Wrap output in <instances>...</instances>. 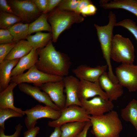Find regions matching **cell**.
I'll list each match as a JSON object with an SVG mask.
<instances>
[{"instance_id": "6da1fadb", "label": "cell", "mask_w": 137, "mask_h": 137, "mask_svg": "<svg viewBox=\"0 0 137 137\" xmlns=\"http://www.w3.org/2000/svg\"><path fill=\"white\" fill-rule=\"evenodd\" d=\"M39 59L35 65L40 71L49 74L68 75L71 62L68 56L57 51L50 40L44 48L37 49Z\"/></svg>"}, {"instance_id": "7a4b0ae2", "label": "cell", "mask_w": 137, "mask_h": 137, "mask_svg": "<svg viewBox=\"0 0 137 137\" xmlns=\"http://www.w3.org/2000/svg\"><path fill=\"white\" fill-rule=\"evenodd\" d=\"M91 132L95 137H119L123 125L117 112L113 110L98 116H90Z\"/></svg>"}, {"instance_id": "3957f363", "label": "cell", "mask_w": 137, "mask_h": 137, "mask_svg": "<svg viewBox=\"0 0 137 137\" xmlns=\"http://www.w3.org/2000/svg\"><path fill=\"white\" fill-rule=\"evenodd\" d=\"M108 24L103 26H99L94 24L97 34L103 57L107 63L108 70V72L109 77L114 78L115 75L113 71L111 63V48L113 38V29L116 22V18L115 14L113 12H110L109 15Z\"/></svg>"}, {"instance_id": "277c9868", "label": "cell", "mask_w": 137, "mask_h": 137, "mask_svg": "<svg viewBox=\"0 0 137 137\" xmlns=\"http://www.w3.org/2000/svg\"><path fill=\"white\" fill-rule=\"evenodd\" d=\"M83 20L79 14L74 12L58 9L48 15L47 20L51 25L52 41L56 42L59 35L64 30L73 24L80 23Z\"/></svg>"}, {"instance_id": "5b68a950", "label": "cell", "mask_w": 137, "mask_h": 137, "mask_svg": "<svg viewBox=\"0 0 137 137\" xmlns=\"http://www.w3.org/2000/svg\"><path fill=\"white\" fill-rule=\"evenodd\" d=\"M110 54L111 59L117 62L132 64L135 58L134 47L129 38L116 34L112 39Z\"/></svg>"}, {"instance_id": "8992f818", "label": "cell", "mask_w": 137, "mask_h": 137, "mask_svg": "<svg viewBox=\"0 0 137 137\" xmlns=\"http://www.w3.org/2000/svg\"><path fill=\"white\" fill-rule=\"evenodd\" d=\"M64 77L43 73L39 70L34 65L26 73L11 77L10 82H14L18 84L21 83H32L34 86L39 87L43 84L48 82L62 80Z\"/></svg>"}, {"instance_id": "52a82bcc", "label": "cell", "mask_w": 137, "mask_h": 137, "mask_svg": "<svg viewBox=\"0 0 137 137\" xmlns=\"http://www.w3.org/2000/svg\"><path fill=\"white\" fill-rule=\"evenodd\" d=\"M61 114L57 119L49 121L48 125L50 127H60L63 124L75 122H86L90 121L91 116L81 107L72 105L61 110Z\"/></svg>"}, {"instance_id": "ba28073f", "label": "cell", "mask_w": 137, "mask_h": 137, "mask_svg": "<svg viewBox=\"0 0 137 137\" xmlns=\"http://www.w3.org/2000/svg\"><path fill=\"white\" fill-rule=\"evenodd\" d=\"M24 112L26 115L24 123L28 129L34 127L37 123V121L39 119L47 118L55 120L58 119L61 114V110H56L48 106L39 104L26 110Z\"/></svg>"}, {"instance_id": "9c48e42d", "label": "cell", "mask_w": 137, "mask_h": 137, "mask_svg": "<svg viewBox=\"0 0 137 137\" xmlns=\"http://www.w3.org/2000/svg\"><path fill=\"white\" fill-rule=\"evenodd\" d=\"M7 2L13 14L22 21L30 22L36 20L42 14L32 0H8Z\"/></svg>"}, {"instance_id": "30bf717a", "label": "cell", "mask_w": 137, "mask_h": 137, "mask_svg": "<svg viewBox=\"0 0 137 137\" xmlns=\"http://www.w3.org/2000/svg\"><path fill=\"white\" fill-rule=\"evenodd\" d=\"M118 83L129 92L137 90V65L122 64L115 69Z\"/></svg>"}, {"instance_id": "8fae6325", "label": "cell", "mask_w": 137, "mask_h": 137, "mask_svg": "<svg viewBox=\"0 0 137 137\" xmlns=\"http://www.w3.org/2000/svg\"><path fill=\"white\" fill-rule=\"evenodd\" d=\"M81 107L91 116H98L113 110L112 101L100 96L94 97L90 100H80Z\"/></svg>"}, {"instance_id": "7c38bea8", "label": "cell", "mask_w": 137, "mask_h": 137, "mask_svg": "<svg viewBox=\"0 0 137 137\" xmlns=\"http://www.w3.org/2000/svg\"><path fill=\"white\" fill-rule=\"evenodd\" d=\"M39 87L48 95L52 101L60 110L65 107L66 96L63 93L64 85L63 80L47 83Z\"/></svg>"}, {"instance_id": "4fadbf2b", "label": "cell", "mask_w": 137, "mask_h": 137, "mask_svg": "<svg viewBox=\"0 0 137 137\" xmlns=\"http://www.w3.org/2000/svg\"><path fill=\"white\" fill-rule=\"evenodd\" d=\"M107 68V65L92 67L83 64L73 69L72 71L80 80L95 82L98 81L100 76L106 72Z\"/></svg>"}, {"instance_id": "5bb4252c", "label": "cell", "mask_w": 137, "mask_h": 137, "mask_svg": "<svg viewBox=\"0 0 137 137\" xmlns=\"http://www.w3.org/2000/svg\"><path fill=\"white\" fill-rule=\"evenodd\" d=\"M65 90L66 94L65 107L72 105L81 107V104L78 96V90L80 80L72 75H67L63 77Z\"/></svg>"}, {"instance_id": "9a60e30c", "label": "cell", "mask_w": 137, "mask_h": 137, "mask_svg": "<svg viewBox=\"0 0 137 137\" xmlns=\"http://www.w3.org/2000/svg\"><path fill=\"white\" fill-rule=\"evenodd\" d=\"M78 96L80 100H88L96 96L108 99L106 93L101 88L98 81L92 82L80 80L78 90Z\"/></svg>"}, {"instance_id": "2e32d148", "label": "cell", "mask_w": 137, "mask_h": 137, "mask_svg": "<svg viewBox=\"0 0 137 137\" xmlns=\"http://www.w3.org/2000/svg\"><path fill=\"white\" fill-rule=\"evenodd\" d=\"M18 85L20 91L30 96L39 102L44 104L54 110H61L53 102L48 95L45 92L42 91L39 87L26 83H20Z\"/></svg>"}, {"instance_id": "e0dca14e", "label": "cell", "mask_w": 137, "mask_h": 137, "mask_svg": "<svg viewBox=\"0 0 137 137\" xmlns=\"http://www.w3.org/2000/svg\"><path fill=\"white\" fill-rule=\"evenodd\" d=\"M98 81L101 88L104 91L110 101L117 100L123 95V87L119 83L113 82L109 77L108 72H105L99 77Z\"/></svg>"}, {"instance_id": "ac0fdd59", "label": "cell", "mask_w": 137, "mask_h": 137, "mask_svg": "<svg viewBox=\"0 0 137 137\" xmlns=\"http://www.w3.org/2000/svg\"><path fill=\"white\" fill-rule=\"evenodd\" d=\"M39 59L37 49L32 48L27 55L20 59L11 72V76H18L24 73L26 70L29 69L35 65Z\"/></svg>"}, {"instance_id": "d6986e66", "label": "cell", "mask_w": 137, "mask_h": 137, "mask_svg": "<svg viewBox=\"0 0 137 137\" xmlns=\"http://www.w3.org/2000/svg\"><path fill=\"white\" fill-rule=\"evenodd\" d=\"M101 1L100 6L105 9H122L129 11L137 17V0Z\"/></svg>"}, {"instance_id": "ffe728a7", "label": "cell", "mask_w": 137, "mask_h": 137, "mask_svg": "<svg viewBox=\"0 0 137 137\" xmlns=\"http://www.w3.org/2000/svg\"><path fill=\"white\" fill-rule=\"evenodd\" d=\"M20 59L12 60H4L0 63V92L6 89L11 82L12 70Z\"/></svg>"}, {"instance_id": "44dd1931", "label": "cell", "mask_w": 137, "mask_h": 137, "mask_svg": "<svg viewBox=\"0 0 137 137\" xmlns=\"http://www.w3.org/2000/svg\"><path fill=\"white\" fill-rule=\"evenodd\" d=\"M17 85L16 83L11 82L6 89L0 92V109H11L24 116L25 115L24 111L15 107L14 104L13 90Z\"/></svg>"}, {"instance_id": "7402d4cb", "label": "cell", "mask_w": 137, "mask_h": 137, "mask_svg": "<svg viewBox=\"0 0 137 137\" xmlns=\"http://www.w3.org/2000/svg\"><path fill=\"white\" fill-rule=\"evenodd\" d=\"M27 41L21 40L17 42L4 60L20 59L28 54L32 49Z\"/></svg>"}, {"instance_id": "603a6c76", "label": "cell", "mask_w": 137, "mask_h": 137, "mask_svg": "<svg viewBox=\"0 0 137 137\" xmlns=\"http://www.w3.org/2000/svg\"><path fill=\"white\" fill-rule=\"evenodd\" d=\"M52 38L51 32L45 33L38 32L34 35H29L26 39L33 48L38 49L45 47Z\"/></svg>"}, {"instance_id": "cb8c5ba5", "label": "cell", "mask_w": 137, "mask_h": 137, "mask_svg": "<svg viewBox=\"0 0 137 137\" xmlns=\"http://www.w3.org/2000/svg\"><path fill=\"white\" fill-rule=\"evenodd\" d=\"M121 113L122 119L126 122H130L137 132V100L133 99L121 109Z\"/></svg>"}, {"instance_id": "d4e9b609", "label": "cell", "mask_w": 137, "mask_h": 137, "mask_svg": "<svg viewBox=\"0 0 137 137\" xmlns=\"http://www.w3.org/2000/svg\"><path fill=\"white\" fill-rule=\"evenodd\" d=\"M86 122H75L63 124L60 127L61 137H76L82 130Z\"/></svg>"}, {"instance_id": "484cf974", "label": "cell", "mask_w": 137, "mask_h": 137, "mask_svg": "<svg viewBox=\"0 0 137 137\" xmlns=\"http://www.w3.org/2000/svg\"><path fill=\"white\" fill-rule=\"evenodd\" d=\"M48 16L47 13H42L37 19L29 24V35L35 32L43 31L52 32L51 26L47 22Z\"/></svg>"}, {"instance_id": "4316f807", "label": "cell", "mask_w": 137, "mask_h": 137, "mask_svg": "<svg viewBox=\"0 0 137 137\" xmlns=\"http://www.w3.org/2000/svg\"><path fill=\"white\" fill-rule=\"evenodd\" d=\"M29 25L19 22L8 29L13 37L14 42L17 43L27 39L29 36Z\"/></svg>"}, {"instance_id": "83f0119b", "label": "cell", "mask_w": 137, "mask_h": 137, "mask_svg": "<svg viewBox=\"0 0 137 137\" xmlns=\"http://www.w3.org/2000/svg\"><path fill=\"white\" fill-rule=\"evenodd\" d=\"M22 21L15 14L0 11V28L8 29L15 24Z\"/></svg>"}, {"instance_id": "f1b7e54d", "label": "cell", "mask_w": 137, "mask_h": 137, "mask_svg": "<svg viewBox=\"0 0 137 137\" xmlns=\"http://www.w3.org/2000/svg\"><path fill=\"white\" fill-rule=\"evenodd\" d=\"M23 115L15 110L10 108L0 109V128L4 129L5 122L9 118L22 117Z\"/></svg>"}, {"instance_id": "f546056e", "label": "cell", "mask_w": 137, "mask_h": 137, "mask_svg": "<svg viewBox=\"0 0 137 137\" xmlns=\"http://www.w3.org/2000/svg\"><path fill=\"white\" fill-rule=\"evenodd\" d=\"M115 26H120L127 29L133 35L137 41V25L132 20L125 19L116 23Z\"/></svg>"}, {"instance_id": "4dcf8cb0", "label": "cell", "mask_w": 137, "mask_h": 137, "mask_svg": "<svg viewBox=\"0 0 137 137\" xmlns=\"http://www.w3.org/2000/svg\"><path fill=\"white\" fill-rule=\"evenodd\" d=\"M80 0H62L58 6V9L63 10H69L74 12L76 9Z\"/></svg>"}, {"instance_id": "1f68e13d", "label": "cell", "mask_w": 137, "mask_h": 137, "mask_svg": "<svg viewBox=\"0 0 137 137\" xmlns=\"http://www.w3.org/2000/svg\"><path fill=\"white\" fill-rule=\"evenodd\" d=\"M16 43L13 42L11 43L0 44V63L5 59Z\"/></svg>"}, {"instance_id": "d6a6232c", "label": "cell", "mask_w": 137, "mask_h": 137, "mask_svg": "<svg viewBox=\"0 0 137 137\" xmlns=\"http://www.w3.org/2000/svg\"><path fill=\"white\" fill-rule=\"evenodd\" d=\"M11 34L7 29H0V44L11 43L13 42Z\"/></svg>"}, {"instance_id": "836d02e7", "label": "cell", "mask_w": 137, "mask_h": 137, "mask_svg": "<svg viewBox=\"0 0 137 137\" xmlns=\"http://www.w3.org/2000/svg\"><path fill=\"white\" fill-rule=\"evenodd\" d=\"M97 8L92 3L83 8L81 11L80 13L83 16L92 15L96 13Z\"/></svg>"}, {"instance_id": "e575fe53", "label": "cell", "mask_w": 137, "mask_h": 137, "mask_svg": "<svg viewBox=\"0 0 137 137\" xmlns=\"http://www.w3.org/2000/svg\"><path fill=\"white\" fill-rule=\"evenodd\" d=\"M38 9L42 13H47L48 0H32Z\"/></svg>"}, {"instance_id": "d590c367", "label": "cell", "mask_w": 137, "mask_h": 137, "mask_svg": "<svg viewBox=\"0 0 137 137\" xmlns=\"http://www.w3.org/2000/svg\"><path fill=\"white\" fill-rule=\"evenodd\" d=\"M23 128L22 126L20 123L15 127L16 131L14 133L10 135H7L4 133V130L0 128V137H19Z\"/></svg>"}, {"instance_id": "8d00e7d4", "label": "cell", "mask_w": 137, "mask_h": 137, "mask_svg": "<svg viewBox=\"0 0 137 137\" xmlns=\"http://www.w3.org/2000/svg\"><path fill=\"white\" fill-rule=\"evenodd\" d=\"M40 128L36 126L30 129H28L24 133V137H36L39 133Z\"/></svg>"}, {"instance_id": "74e56055", "label": "cell", "mask_w": 137, "mask_h": 137, "mask_svg": "<svg viewBox=\"0 0 137 137\" xmlns=\"http://www.w3.org/2000/svg\"><path fill=\"white\" fill-rule=\"evenodd\" d=\"M0 9L1 11L13 14L11 7L6 0H0Z\"/></svg>"}, {"instance_id": "f35d334b", "label": "cell", "mask_w": 137, "mask_h": 137, "mask_svg": "<svg viewBox=\"0 0 137 137\" xmlns=\"http://www.w3.org/2000/svg\"><path fill=\"white\" fill-rule=\"evenodd\" d=\"M91 4H92V3L90 0H80L78 5L75 12L79 14L80 13L81 10L83 8Z\"/></svg>"}, {"instance_id": "ab89813d", "label": "cell", "mask_w": 137, "mask_h": 137, "mask_svg": "<svg viewBox=\"0 0 137 137\" xmlns=\"http://www.w3.org/2000/svg\"><path fill=\"white\" fill-rule=\"evenodd\" d=\"M92 126V124L90 121L87 122L82 130L76 137H87L88 131Z\"/></svg>"}, {"instance_id": "60d3db41", "label": "cell", "mask_w": 137, "mask_h": 137, "mask_svg": "<svg viewBox=\"0 0 137 137\" xmlns=\"http://www.w3.org/2000/svg\"><path fill=\"white\" fill-rule=\"evenodd\" d=\"M61 0H48L46 13L50 11L60 3Z\"/></svg>"}, {"instance_id": "b9f144b4", "label": "cell", "mask_w": 137, "mask_h": 137, "mask_svg": "<svg viewBox=\"0 0 137 137\" xmlns=\"http://www.w3.org/2000/svg\"><path fill=\"white\" fill-rule=\"evenodd\" d=\"M61 133L60 127H56L49 137H61Z\"/></svg>"}]
</instances>
